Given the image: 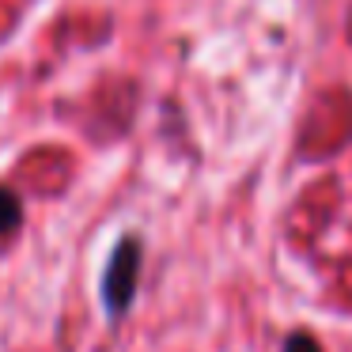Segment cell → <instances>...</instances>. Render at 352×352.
Masks as SVG:
<instances>
[{"mask_svg": "<svg viewBox=\"0 0 352 352\" xmlns=\"http://www.w3.org/2000/svg\"><path fill=\"white\" fill-rule=\"evenodd\" d=\"M280 352H326V349H322V341L311 333V329H292Z\"/></svg>", "mask_w": 352, "mask_h": 352, "instance_id": "3957f363", "label": "cell"}, {"mask_svg": "<svg viewBox=\"0 0 352 352\" xmlns=\"http://www.w3.org/2000/svg\"><path fill=\"white\" fill-rule=\"evenodd\" d=\"M19 223H23V201L16 190L0 186V235H16Z\"/></svg>", "mask_w": 352, "mask_h": 352, "instance_id": "7a4b0ae2", "label": "cell"}, {"mask_svg": "<svg viewBox=\"0 0 352 352\" xmlns=\"http://www.w3.org/2000/svg\"><path fill=\"white\" fill-rule=\"evenodd\" d=\"M140 269H144V239H140L137 231H125L114 243V250H110L107 265H102V280H99L102 307H107V314L114 322L122 318L133 307V299H137Z\"/></svg>", "mask_w": 352, "mask_h": 352, "instance_id": "6da1fadb", "label": "cell"}]
</instances>
